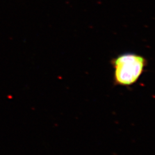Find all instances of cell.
Returning a JSON list of instances; mask_svg holds the SVG:
<instances>
[{
    "label": "cell",
    "mask_w": 155,
    "mask_h": 155,
    "mask_svg": "<svg viewBox=\"0 0 155 155\" xmlns=\"http://www.w3.org/2000/svg\"><path fill=\"white\" fill-rule=\"evenodd\" d=\"M110 62L114 69V84L122 86L136 83L148 64L145 58L134 53L122 54Z\"/></svg>",
    "instance_id": "cell-1"
}]
</instances>
